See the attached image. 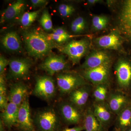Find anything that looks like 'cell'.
Returning <instances> with one entry per match:
<instances>
[{"label": "cell", "instance_id": "cell-34", "mask_svg": "<svg viewBox=\"0 0 131 131\" xmlns=\"http://www.w3.org/2000/svg\"><path fill=\"white\" fill-rule=\"evenodd\" d=\"M30 2L34 7H41L46 5L47 3L46 0H31Z\"/></svg>", "mask_w": 131, "mask_h": 131}, {"label": "cell", "instance_id": "cell-19", "mask_svg": "<svg viewBox=\"0 0 131 131\" xmlns=\"http://www.w3.org/2000/svg\"><path fill=\"white\" fill-rule=\"evenodd\" d=\"M26 7L25 1H16L4 10L2 15L1 23L10 21L16 18L23 13Z\"/></svg>", "mask_w": 131, "mask_h": 131}, {"label": "cell", "instance_id": "cell-33", "mask_svg": "<svg viewBox=\"0 0 131 131\" xmlns=\"http://www.w3.org/2000/svg\"><path fill=\"white\" fill-rule=\"evenodd\" d=\"M8 102L6 95H0V109L2 112L4 111L7 107Z\"/></svg>", "mask_w": 131, "mask_h": 131}, {"label": "cell", "instance_id": "cell-1", "mask_svg": "<svg viewBox=\"0 0 131 131\" xmlns=\"http://www.w3.org/2000/svg\"><path fill=\"white\" fill-rule=\"evenodd\" d=\"M23 39L28 54L35 58L40 59L48 55L54 47V43L47 34L36 29L25 31Z\"/></svg>", "mask_w": 131, "mask_h": 131}, {"label": "cell", "instance_id": "cell-37", "mask_svg": "<svg viewBox=\"0 0 131 131\" xmlns=\"http://www.w3.org/2000/svg\"><path fill=\"white\" fill-rule=\"evenodd\" d=\"M88 1L90 4H95L96 3L99 2L100 1H98V0H89V1Z\"/></svg>", "mask_w": 131, "mask_h": 131}, {"label": "cell", "instance_id": "cell-20", "mask_svg": "<svg viewBox=\"0 0 131 131\" xmlns=\"http://www.w3.org/2000/svg\"><path fill=\"white\" fill-rule=\"evenodd\" d=\"M1 43L3 47L9 51L17 52L22 49L21 39L16 32L7 33L3 37Z\"/></svg>", "mask_w": 131, "mask_h": 131}, {"label": "cell", "instance_id": "cell-38", "mask_svg": "<svg viewBox=\"0 0 131 131\" xmlns=\"http://www.w3.org/2000/svg\"><path fill=\"white\" fill-rule=\"evenodd\" d=\"M125 131H131V127L127 129V130H126Z\"/></svg>", "mask_w": 131, "mask_h": 131}, {"label": "cell", "instance_id": "cell-28", "mask_svg": "<svg viewBox=\"0 0 131 131\" xmlns=\"http://www.w3.org/2000/svg\"><path fill=\"white\" fill-rule=\"evenodd\" d=\"M42 27L47 31L51 30L52 29V23L51 16L47 9H44L39 20Z\"/></svg>", "mask_w": 131, "mask_h": 131}, {"label": "cell", "instance_id": "cell-21", "mask_svg": "<svg viewBox=\"0 0 131 131\" xmlns=\"http://www.w3.org/2000/svg\"><path fill=\"white\" fill-rule=\"evenodd\" d=\"M93 110L94 114L103 126L110 123L113 113L107 103L96 102L94 104Z\"/></svg>", "mask_w": 131, "mask_h": 131}, {"label": "cell", "instance_id": "cell-5", "mask_svg": "<svg viewBox=\"0 0 131 131\" xmlns=\"http://www.w3.org/2000/svg\"><path fill=\"white\" fill-rule=\"evenodd\" d=\"M56 93V88L54 80L50 76L38 77L36 80L33 94L46 101L54 98Z\"/></svg>", "mask_w": 131, "mask_h": 131}, {"label": "cell", "instance_id": "cell-6", "mask_svg": "<svg viewBox=\"0 0 131 131\" xmlns=\"http://www.w3.org/2000/svg\"><path fill=\"white\" fill-rule=\"evenodd\" d=\"M8 65V79L24 80L29 77L32 62L28 59L14 58L9 61Z\"/></svg>", "mask_w": 131, "mask_h": 131}, {"label": "cell", "instance_id": "cell-25", "mask_svg": "<svg viewBox=\"0 0 131 131\" xmlns=\"http://www.w3.org/2000/svg\"><path fill=\"white\" fill-rule=\"evenodd\" d=\"M94 89L93 96L96 102H105L107 98L108 89L105 83L96 85Z\"/></svg>", "mask_w": 131, "mask_h": 131}, {"label": "cell", "instance_id": "cell-14", "mask_svg": "<svg viewBox=\"0 0 131 131\" xmlns=\"http://www.w3.org/2000/svg\"><path fill=\"white\" fill-rule=\"evenodd\" d=\"M28 87L22 82H16L10 86L8 100L19 106L25 98L28 96Z\"/></svg>", "mask_w": 131, "mask_h": 131}, {"label": "cell", "instance_id": "cell-7", "mask_svg": "<svg viewBox=\"0 0 131 131\" xmlns=\"http://www.w3.org/2000/svg\"><path fill=\"white\" fill-rule=\"evenodd\" d=\"M117 81L119 87L124 91H131V61L122 59L115 68Z\"/></svg>", "mask_w": 131, "mask_h": 131}, {"label": "cell", "instance_id": "cell-15", "mask_svg": "<svg viewBox=\"0 0 131 131\" xmlns=\"http://www.w3.org/2000/svg\"><path fill=\"white\" fill-rule=\"evenodd\" d=\"M95 42L101 48L117 50L121 47L122 40L118 33L114 31L108 35L97 38Z\"/></svg>", "mask_w": 131, "mask_h": 131}, {"label": "cell", "instance_id": "cell-10", "mask_svg": "<svg viewBox=\"0 0 131 131\" xmlns=\"http://www.w3.org/2000/svg\"><path fill=\"white\" fill-rule=\"evenodd\" d=\"M58 110L63 120L69 125L78 124L84 117L81 110L69 102L60 103Z\"/></svg>", "mask_w": 131, "mask_h": 131}, {"label": "cell", "instance_id": "cell-31", "mask_svg": "<svg viewBox=\"0 0 131 131\" xmlns=\"http://www.w3.org/2000/svg\"><path fill=\"white\" fill-rule=\"evenodd\" d=\"M7 88L5 77L3 74L0 76V95H6Z\"/></svg>", "mask_w": 131, "mask_h": 131}, {"label": "cell", "instance_id": "cell-39", "mask_svg": "<svg viewBox=\"0 0 131 131\" xmlns=\"http://www.w3.org/2000/svg\"><path fill=\"white\" fill-rule=\"evenodd\" d=\"M40 131V130H38V131Z\"/></svg>", "mask_w": 131, "mask_h": 131}, {"label": "cell", "instance_id": "cell-26", "mask_svg": "<svg viewBox=\"0 0 131 131\" xmlns=\"http://www.w3.org/2000/svg\"><path fill=\"white\" fill-rule=\"evenodd\" d=\"M41 11V9H40L37 11L24 13L20 18V21L21 25L24 27H28L31 25L38 16Z\"/></svg>", "mask_w": 131, "mask_h": 131}, {"label": "cell", "instance_id": "cell-9", "mask_svg": "<svg viewBox=\"0 0 131 131\" xmlns=\"http://www.w3.org/2000/svg\"><path fill=\"white\" fill-rule=\"evenodd\" d=\"M17 127L21 131H35L34 120L31 116L28 96L19 106Z\"/></svg>", "mask_w": 131, "mask_h": 131}, {"label": "cell", "instance_id": "cell-27", "mask_svg": "<svg viewBox=\"0 0 131 131\" xmlns=\"http://www.w3.org/2000/svg\"><path fill=\"white\" fill-rule=\"evenodd\" d=\"M108 19L103 15H96L92 19V26L95 31H101L106 28L108 24Z\"/></svg>", "mask_w": 131, "mask_h": 131}, {"label": "cell", "instance_id": "cell-30", "mask_svg": "<svg viewBox=\"0 0 131 131\" xmlns=\"http://www.w3.org/2000/svg\"><path fill=\"white\" fill-rule=\"evenodd\" d=\"M58 11L61 16L68 17L71 16L75 11V8L72 5L62 4L59 6Z\"/></svg>", "mask_w": 131, "mask_h": 131}, {"label": "cell", "instance_id": "cell-8", "mask_svg": "<svg viewBox=\"0 0 131 131\" xmlns=\"http://www.w3.org/2000/svg\"><path fill=\"white\" fill-rule=\"evenodd\" d=\"M111 61L93 69L84 70L83 77L96 85L105 83L110 75Z\"/></svg>", "mask_w": 131, "mask_h": 131}, {"label": "cell", "instance_id": "cell-22", "mask_svg": "<svg viewBox=\"0 0 131 131\" xmlns=\"http://www.w3.org/2000/svg\"><path fill=\"white\" fill-rule=\"evenodd\" d=\"M84 127L85 131H102L103 126L94 114L91 108L87 109L84 114Z\"/></svg>", "mask_w": 131, "mask_h": 131}, {"label": "cell", "instance_id": "cell-13", "mask_svg": "<svg viewBox=\"0 0 131 131\" xmlns=\"http://www.w3.org/2000/svg\"><path fill=\"white\" fill-rule=\"evenodd\" d=\"M107 103L113 114L117 115L131 103V98L125 93L117 91L107 97Z\"/></svg>", "mask_w": 131, "mask_h": 131}, {"label": "cell", "instance_id": "cell-35", "mask_svg": "<svg viewBox=\"0 0 131 131\" xmlns=\"http://www.w3.org/2000/svg\"><path fill=\"white\" fill-rule=\"evenodd\" d=\"M84 130L83 126H77L70 128H66L62 131H82Z\"/></svg>", "mask_w": 131, "mask_h": 131}, {"label": "cell", "instance_id": "cell-4", "mask_svg": "<svg viewBox=\"0 0 131 131\" xmlns=\"http://www.w3.org/2000/svg\"><path fill=\"white\" fill-rule=\"evenodd\" d=\"M89 41L86 39L73 40L61 47V51L69 57L74 64L78 63L88 50Z\"/></svg>", "mask_w": 131, "mask_h": 131}, {"label": "cell", "instance_id": "cell-12", "mask_svg": "<svg viewBox=\"0 0 131 131\" xmlns=\"http://www.w3.org/2000/svg\"><path fill=\"white\" fill-rule=\"evenodd\" d=\"M120 29L127 40L131 43V0L124 1L119 16Z\"/></svg>", "mask_w": 131, "mask_h": 131}, {"label": "cell", "instance_id": "cell-3", "mask_svg": "<svg viewBox=\"0 0 131 131\" xmlns=\"http://www.w3.org/2000/svg\"><path fill=\"white\" fill-rule=\"evenodd\" d=\"M57 84L59 93L69 94L78 88L87 84L83 77L73 73H60L56 78Z\"/></svg>", "mask_w": 131, "mask_h": 131}, {"label": "cell", "instance_id": "cell-32", "mask_svg": "<svg viewBox=\"0 0 131 131\" xmlns=\"http://www.w3.org/2000/svg\"><path fill=\"white\" fill-rule=\"evenodd\" d=\"M9 61L1 55L0 57V74H3L5 68L8 65H9Z\"/></svg>", "mask_w": 131, "mask_h": 131}, {"label": "cell", "instance_id": "cell-18", "mask_svg": "<svg viewBox=\"0 0 131 131\" xmlns=\"http://www.w3.org/2000/svg\"><path fill=\"white\" fill-rule=\"evenodd\" d=\"M19 108L14 103L8 102L6 109L1 113V120L8 129L13 126L17 127Z\"/></svg>", "mask_w": 131, "mask_h": 131}, {"label": "cell", "instance_id": "cell-24", "mask_svg": "<svg viewBox=\"0 0 131 131\" xmlns=\"http://www.w3.org/2000/svg\"><path fill=\"white\" fill-rule=\"evenodd\" d=\"M47 35L53 43L59 44L63 43L71 38L78 36L71 35L64 28L61 27L55 28L51 33Z\"/></svg>", "mask_w": 131, "mask_h": 131}, {"label": "cell", "instance_id": "cell-2", "mask_svg": "<svg viewBox=\"0 0 131 131\" xmlns=\"http://www.w3.org/2000/svg\"><path fill=\"white\" fill-rule=\"evenodd\" d=\"M38 130L58 131L60 120L54 108H46L37 112L33 120Z\"/></svg>", "mask_w": 131, "mask_h": 131}, {"label": "cell", "instance_id": "cell-36", "mask_svg": "<svg viewBox=\"0 0 131 131\" xmlns=\"http://www.w3.org/2000/svg\"><path fill=\"white\" fill-rule=\"evenodd\" d=\"M4 124H3L1 120V122H0V130L1 131H4Z\"/></svg>", "mask_w": 131, "mask_h": 131}, {"label": "cell", "instance_id": "cell-17", "mask_svg": "<svg viewBox=\"0 0 131 131\" xmlns=\"http://www.w3.org/2000/svg\"><path fill=\"white\" fill-rule=\"evenodd\" d=\"M111 61L109 55L106 52L96 51L92 52L87 57L81 68L86 70L96 68Z\"/></svg>", "mask_w": 131, "mask_h": 131}, {"label": "cell", "instance_id": "cell-16", "mask_svg": "<svg viewBox=\"0 0 131 131\" xmlns=\"http://www.w3.org/2000/svg\"><path fill=\"white\" fill-rule=\"evenodd\" d=\"M91 92L87 84L80 87L69 94V102L81 109L86 104Z\"/></svg>", "mask_w": 131, "mask_h": 131}, {"label": "cell", "instance_id": "cell-29", "mask_svg": "<svg viewBox=\"0 0 131 131\" xmlns=\"http://www.w3.org/2000/svg\"><path fill=\"white\" fill-rule=\"evenodd\" d=\"M86 27V21L83 17H78L73 20L71 25V30L75 33L82 32Z\"/></svg>", "mask_w": 131, "mask_h": 131}, {"label": "cell", "instance_id": "cell-23", "mask_svg": "<svg viewBox=\"0 0 131 131\" xmlns=\"http://www.w3.org/2000/svg\"><path fill=\"white\" fill-rule=\"evenodd\" d=\"M116 125L119 131H125L131 127V103L117 115Z\"/></svg>", "mask_w": 131, "mask_h": 131}, {"label": "cell", "instance_id": "cell-11", "mask_svg": "<svg viewBox=\"0 0 131 131\" xmlns=\"http://www.w3.org/2000/svg\"><path fill=\"white\" fill-rule=\"evenodd\" d=\"M68 67V63L63 56L58 55L48 57L39 66L40 69L50 76L66 70Z\"/></svg>", "mask_w": 131, "mask_h": 131}]
</instances>
